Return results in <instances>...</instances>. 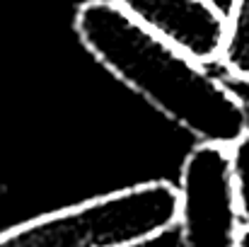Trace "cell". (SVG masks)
Here are the masks:
<instances>
[{"instance_id": "obj_1", "label": "cell", "mask_w": 249, "mask_h": 247, "mask_svg": "<svg viewBox=\"0 0 249 247\" xmlns=\"http://www.w3.org/2000/svg\"><path fill=\"white\" fill-rule=\"evenodd\" d=\"M75 34L114 78L138 92L198 143L230 148L249 131L245 102L201 63L131 19L114 0H87Z\"/></svg>"}, {"instance_id": "obj_2", "label": "cell", "mask_w": 249, "mask_h": 247, "mask_svg": "<svg viewBox=\"0 0 249 247\" xmlns=\"http://www.w3.org/2000/svg\"><path fill=\"white\" fill-rule=\"evenodd\" d=\"M179 221V187L141 182L36 216L0 233V247H138Z\"/></svg>"}, {"instance_id": "obj_6", "label": "cell", "mask_w": 249, "mask_h": 247, "mask_svg": "<svg viewBox=\"0 0 249 247\" xmlns=\"http://www.w3.org/2000/svg\"><path fill=\"white\" fill-rule=\"evenodd\" d=\"M228 163L240 216L245 223H249V131L228 148Z\"/></svg>"}, {"instance_id": "obj_5", "label": "cell", "mask_w": 249, "mask_h": 247, "mask_svg": "<svg viewBox=\"0 0 249 247\" xmlns=\"http://www.w3.org/2000/svg\"><path fill=\"white\" fill-rule=\"evenodd\" d=\"M220 63L230 78L249 82V0H232L230 12L225 15Z\"/></svg>"}, {"instance_id": "obj_7", "label": "cell", "mask_w": 249, "mask_h": 247, "mask_svg": "<svg viewBox=\"0 0 249 247\" xmlns=\"http://www.w3.org/2000/svg\"><path fill=\"white\" fill-rule=\"evenodd\" d=\"M237 247H249V223H245L240 230V245Z\"/></svg>"}, {"instance_id": "obj_4", "label": "cell", "mask_w": 249, "mask_h": 247, "mask_svg": "<svg viewBox=\"0 0 249 247\" xmlns=\"http://www.w3.org/2000/svg\"><path fill=\"white\" fill-rule=\"evenodd\" d=\"M131 19L196 63L220 61L225 12L213 0H114Z\"/></svg>"}, {"instance_id": "obj_3", "label": "cell", "mask_w": 249, "mask_h": 247, "mask_svg": "<svg viewBox=\"0 0 249 247\" xmlns=\"http://www.w3.org/2000/svg\"><path fill=\"white\" fill-rule=\"evenodd\" d=\"M181 247H237L245 226L228 163V148L198 143L179 177Z\"/></svg>"}]
</instances>
